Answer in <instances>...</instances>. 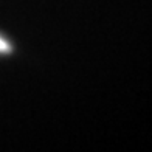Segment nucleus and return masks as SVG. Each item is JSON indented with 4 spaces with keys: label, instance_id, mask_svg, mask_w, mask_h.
<instances>
[{
    "label": "nucleus",
    "instance_id": "f257e3e1",
    "mask_svg": "<svg viewBox=\"0 0 152 152\" xmlns=\"http://www.w3.org/2000/svg\"><path fill=\"white\" fill-rule=\"evenodd\" d=\"M11 50H12V47L8 42V39H5L0 34V54H8V53H11Z\"/></svg>",
    "mask_w": 152,
    "mask_h": 152
}]
</instances>
